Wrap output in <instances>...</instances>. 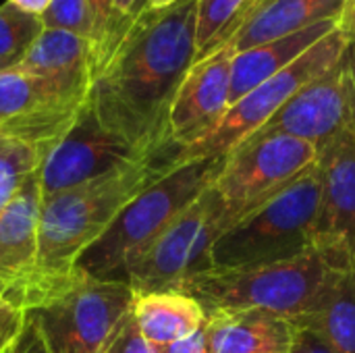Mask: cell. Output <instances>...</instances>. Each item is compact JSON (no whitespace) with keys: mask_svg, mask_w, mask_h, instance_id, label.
I'll return each instance as SVG.
<instances>
[{"mask_svg":"<svg viewBox=\"0 0 355 353\" xmlns=\"http://www.w3.org/2000/svg\"><path fill=\"white\" fill-rule=\"evenodd\" d=\"M196 12L198 0L146 10L92 83L87 102L98 121L139 156L177 150L166 125L173 98L198 56Z\"/></svg>","mask_w":355,"mask_h":353,"instance_id":"1","label":"cell"},{"mask_svg":"<svg viewBox=\"0 0 355 353\" xmlns=\"http://www.w3.org/2000/svg\"><path fill=\"white\" fill-rule=\"evenodd\" d=\"M175 156L177 150H166L135 158L92 181L44 198L35 270L25 283L69 275L79 256L110 229L123 208L171 171Z\"/></svg>","mask_w":355,"mask_h":353,"instance_id":"2","label":"cell"},{"mask_svg":"<svg viewBox=\"0 0 355 353\" xmlns=\"http://www.w3.org/2000/svg\"><path fill=\"white\" fill-rule=\"evenodd\" d=\"M4 295L40 325L50 353H102L133 304L125 281L94 279L79 268L58 279L10 287Z\"/></svg>","mask_w":355,"mask_h":353,"instance_id":"3","label":"cell"},{"mask_svg":"<svg viewBox=\"0 0 355 353\" xmlns=\"http://www.w3.org/2000/svg\"><path fill=\"white\" fill-rule=\"evenodd\" d=\"M337 270L324 254L312 250L300 258L275 264L212 266L191 275L179 291L191 295L206 314L266 310L295 322L316 310Z\"/></svg>","mask_w":355,"mask_h":353,"instance_id":"4","label":"cell"},{"mask_svg":"<svg viewBox=\"0 0 355 353\" xmlns=\"http://www.w3.org/2000/svg\"><path fill=\"white\" fill-rule=\"evenodd\" d=\"M225 156L171 166L129 202L110 229L87 248L75 268L102 281H125V268L181 214L220 173Z\"/></svg>","mask_w":355,"mask_h":353,"instance_id":"5","label":"cell"},{"mask_svg":"<svg viewBox=\"0 0 355 353\" xmlns=\"http://www.w3.org/2000/svg\"><path fill=\"white\" fill-rule=\"evenodd\" d=\"M320 210L318 164L235 223L214 246L212 266L241 268L300 258L316 250Z\"/></svg>","mask_w":355,"mask_h":353,"instance_id":"6","label":"cell"},{"mask_svg":"<svg viewBox=\"0 0 355 353\" xmlns=\"http://www.w3.org/2000/svg\"><path fill=\"white\" fill-rule=\"evenodd\" d=\"M239 223L210 185L125 268V283L133 293L179 291V287L206 268H212L216 241Z\"/></svg>","mask_w":355,"mask_h":353,"instance_id":"7","label":"cell"},{"mask_svg":"<svg viewBox=\"0 0 355 353\" xmlns=\"http://www.w3.org/2000/svg\"><path fill=\"white\" fill-rule=\"evenodd\" d=\"M345 46L347 40L341 27L333 29L308 52H304L291 67L266 79L243 98H239L235 104H231L220 123L208 135L177 152L173 166L191 160L227 156L237 144L262 129L281 110V106L291 100V96H295L306 83L314 81L333 64H337L345 52Z\"/></svg>","mask_w":355,"mask_h":353,"instance_id":"8","label":"cell"},{"mask_svg":"<svg viewBox=\"0 0 355 353\" xmlns=\"http://www.w3.org/2000/svg\"><path fill=\"white\" fill-rule=\"evenodd\" d=\"M316 164V146L283 133H254L225 156L212 185L241 221Z\"/></svg>","mask_w":355,"mask_h":353,"instance_id":"9","label":"cell"},{"mask_svg":"<svg viewBox=\"0 0 355 353\" xmlns=\"http://www.w3.org/2000/svg\"><path fill=\"white\" fill-rule=\"evenodd\" d=\"M318 171L316 250L339 270L355 268V133L349 125L318 152Z\"/></svg>","mask_w":355,"mask_h":353,"instance_id":"10","label":"cell"},{"mask_svg":"<svg viewBox=\"0 0 355 353\" xmlns=\"http://www.w3.org/2000/svg\"><path fill=\"white\" fill-rule=\"evenodd\" d=\"M83 104L19 67L0 71V137L52 148Z\"/></svg>","mask_w":355,"mask_h":353,"instance_id":"11","label":"cell"},{"mask_svg":"<svg viewBox=\"0 0 355 353\" xmlns=\"http://www.w3.org/2000/svg\"><path fill=\"white\" fill-rule=\"evenodd\" d=\"M135 158L144 156L108 131L85 100L67 133L52 146L42 164V200L92 181Z\"/></svg>","mask_w":355,"mask_h":353,"instance_id":"12","label":"cell"},{"mask_svg":"<svg viewBox=\"0 0 355 353\" xmlns=\"http://www.w3.org/2000/svg\"><path fill=\"white\" fill-rule=\"evenodd\" d=\"M231 44L200 58L183 77L168 110V144L177 150L208 135L231 106Z\"/></svg>","mask_w":355,"mask_h":353,"instance_id":"13","label":"cell"},{"mask_svg":"<svg viewBox=\"0 0 355 353\" xmlns=\"http://www.w3.org/2000/svg\"><path fill=\"white\" fill-rule=\"evenodd\" d=\"M352 96L343 56L327 73L306 83L256 133H283L304 139L318 152L349 125Z\"/></svg>","mask_w":355,"mask_h":353,"instance_id":"14","label":"cell"},{"mask_svg":"<svg viewBox=\"0 0 355 353\" xmlns=\"http://www.w3.org/2000/svg\"><path fill=\"white\" fill-rule=\"evenodd\" d=\"M42 214V169L0 210V281L8 287L25 283L37 260Z\"/></svg>","mask_w":355,"mask_h":353,"instance_id":"15","label":"cell"},{"mask_svg":"<svg viewBox=\"0 0 355 353\" xmlns=\"http://www.w3.org/2000/svg\"><path fill=\"white\" fill-rule=\"evenodd\" d=\"M19 69L52 83L71 98L87 100L94 81V46L81 35L44 27Z\"/></svg>","mask_w":355,"mask_h":353,"instance_id":"16","label":"cell"},{"mask_svg":"<svg viewBox=\"0 0 355 353\" xmlns=\"http://www.w3.org/2000/svg\"><path fill=\"white\" fill-rule=\"evenodd\" d=\"M210 353H289L295 325L266 310H220L206 314Z\"/></svg>","mask_w":355,"mask_h":353,"instance_id":"17","label":"cell"},{"mask_svg":"<svg viewBox=\"0 0 355 353\" xmlns=\"http://www.w3.org/2000/svg\"><path fill=\"white\" fill-rule=\"evenodd\" d=\"M345 0H260L229 42L237 52L341 17Z\"/></svg>","mask_w":355,"mask_h":353,"instance_id":"18","label":"cell"},{"mask_svg":"<svg viewBox=\"0 0 355 353\" xmlns=\"http://www.w3.org/2000/svg\"><path fill=\"white\" fill-rule=\"evenodd\" d=\"M339 27V19L312 25L304 31L291 33L281 40L266 42L262 46L237 52L231 62V104L243 98L248 92L275 77L277 73L291 67L304 52H308L316 42Z\"/></svg>","mask_w":355,"mask_h":353,"instance_id":"19","label":"cell"},{"mask_svg":"<svg viewBox=\"0 0 355 353\" xmlns=\"http://www.w3.org/2000/svg\"><path fill=\"white\" fill-rule=\"evenodd\" d=\"M131 314L150 345L185 339L206 325L204 308L181 291L133 293Z\"/></svg>","mask_w":355,"mask_h":353,"instance_id":"20","label":"cell"},{"mask_svg":"<svg viewBox=\"0 0 355 353\" xmlns=\"http://www.w3.org/2000/svg\"><path fill=\"white\" fill-rule=\"evenodd\" d=\"M293 325L318 331L335 353H355V268L337 270L316 310Z\"/></svg>","mask_w":355,"mask_h":353,"instance_id":"21","label":"cell"},{"mask_svg":"<svg viewBox=\"0 0 355 353\" xmlns=\"http://www.w3.org/2000/svg\"><path fill=\"white\" fill-rule=\"evenodd\" d=\"M260 0H198L196 50L200 58L227 46Z\"/></svg>","mask_w":355,"mask_h":353,"instance_id":"22","label":"cell"},{"mask_svg":"<svg viewBox=\"0 0 355 353\" xmlns=\"http://www.w3.org/2000/svg\"><path fill=\"white\" fill-rule=\"evenodd\" d=\"M52 148L0 137V210L15 198L23 183L42 169Z\"/></svg>","mask_w":355,"mask_h":353,"instance_id":"23","label":"cell"},{"mask_svg":"<svg viewBox=\"0 0 355 353\" xmlns=\"http://www.w3.org/2000/svg\"><path fill=\"white\" fill-rule=\"evenodd\" d=\"M42 31L40 17L17 8L8 0L0 4V71L19 67Z\"/></svg>","mask_w":355,"mask_h":353,"instance_id":"24","label":"cell"},{"mask_svg":"<svg viewBox=\"0 0 355 353\" xmlns=\"http://www.w3.org/2000/svg\"><path fill=\"white\" fill-rule=\"evenodd\" d=\"M148 2L150 0H114V4H112V17H110V23H108L106 37H104L98 54H96L94 79L104 69V64L110 60V56L114 54V50L123 42V37L127 35V31L133 27V23L148 10Z\"/></svg>","mask_w":355,"mask_h":353,"instance_id":"25","label":"cell"},{"mask_svg":"<svg viewBox=\"0 0 355 353\" xmlns=\"http://www.w3.org/2000/svg\"><path fill=\"white\" fill-rule=\"evenodd\" d=\"M46 29H62L92 42L94 19L87 0H52L40 17Z\"/></svg>","mask_w":355,"mask_h":353,"instance_id":"26","label":"cell"},{"mask_svg":"<svg viewBox=\"0 0 355 353\" xmlns=\"http://www.w3.org/2000/svg\"><path fill=\"white\" fill-rule=\"evenodd\" d=\"M27 327V312L10 298H0V353H8Z\"/></svg>","mask_w":355,"mask_h":353,"instance_id":"27","label":"cell"},{"mask_svg":"<svg viewBox=\"0 0 355 353\" xmlns=\"http://www.w3.org/2000/svg\"><path fill=\"white\" fill-rule=\"evenodd\" d=\"M102 353H154V347L144 339L133 314L129 312L114 329Z\"/></svg>","mask_w":355,"mask_h":353,"instance_id":"28","label":"cell"},{"mask_svg":"<svg viewBox=\"0 0 355 353\" xmlns=\"http://www.w3.org/2000/svg\"><path fill=\"white\" fill-rule=\"evenodd\" d=\"M339 27L347 40V46L343 52V62L347 69L349 85L355 92V0H345V6H343L341 17H339Z\"/></svg>","mask_w":355,"mask_h":353,"instance_id":"29","label":"cell"},{"mask_svg":"<svg viewBox=\"0 0 355 353\" xmlns=\"http://www.w3.org/2000/svg\"><path fill=\"white\" fill-rule=\"evenodd\" d=\"M289 353H335V350L318 331L304 325H295V337Z\"/></svg>","mask_w":355,"mask_h":353,"instance_id":"30","label":"cell"},{"mask_svg":"<svg viewBox=\"0 0 355 353\" xmlns=\"http://www.w3.org/2000/svg\"><path fill=\"white\" fill-rule=\"evenodd\" d=\"M89 8H92V19H94V37H92V46H94V67H96V54L106 37L108 31V23L112 17V4L114 0H87Z\"/></svg>","mask_w":355,"mask_h":353,"instance_id":"31","label":"cell"},{"mask_svg":"<svg viewBox=\"0 0 355 353\" xmlns=\"http://www.w3.org/2000/svg\"><path fill=\"white\" fill-rule=\"evenodd\" d=\"M8 353H50L48 343L40 331V325L27 314V327L21 335V339L17 341V345Z\"/></svg>","mask_w":355,"mask_h":353,"instance_id":"32","label":"cell"},{"mask_svg":"<svg viewBox=\"0 0 355 353\" xmlns=\"http://www.w3.org/2000/svg\"><path fill=\"white\" fill-rule=\"evenodd\" d=\"M152 347H154V353H210L204 327L198 333H193V335H189L185 339L173 341V343H166V345H152Z\"/></svg>","mask_w":355,"mask_h":353,"instance_id":"33","label":"cell"},{"mask_svg":"<svg viewBox=\"0 0 355 353\" xmlns=\"http://www.w3.org/2000/svg\"><path fill=\"white\" fill-rule=\"evenodd\" d=\"M10 4H15L17 8L29 12V15H35V17H42L46 12V8L50 6L52 0H8Z\"/></svg>","mask_w":355,"mask_h":353,"instance_id":"34","label":"cell"},{"mask_svg":"<svg viewBox=\"0 0 355 353\" xmlns=\"http://www.w3.org/2000/svg\"><path fill=\"white\" fill-rule=\"evenodd\" d=\"M179 0H150L148 2V10H164L173 4H177Z\"/></svg>","mask_w":355,"mask_h":353,"instance_id":"35","label":"cell"},{"mask_svg":"<svg viewBox=\"0 0 355 353\" xmlns=\"http://www.w3.org/2000/svg\"><path fill=\"white\" fill-rule=\"evenodd\" d=\"M4 293H6V285L0 281V298H4Z\"/></svg>","mask_w":355,"mask_h":353,"instance_id":"36","label":"cell"}]
</instances>
